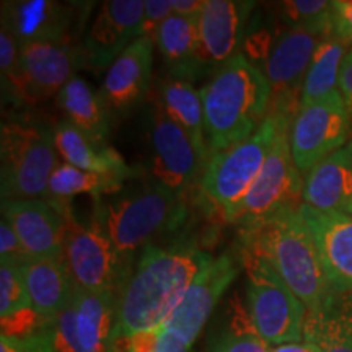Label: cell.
Wrapping results in <instances>:
<instances>
[{
    "mask_svg": "<svg viewBox=\"0 0 352 352\" xmlns=\"http://www.w3.org/2000/svg\"><path fill=\"white\" fill-rule=\"evenodd\" d=\"M214 258L192 243L145 246L120 297L118 336L160 327Z\"/></svg>",
    "mask_w": 352,
    "mask_h": 352,
    "instance_id": "1",
    "label": "cell"
},
{
    "mask_svg": "<svg viewBox=\"0 0 352 352\" xmlns=\"http://www.w3.org/2000/svg\"><path fill=\"white\" fill-rule=\"evenodd\" d=\"M209 157L254 134L270 114L272 87L259 65L239 52L201 88Z\"/></svg>",
    "mask_w": 352,
    "mask_h": 352,
    "instance_id": "2",
    "label": "cell"
},
{
    "mask_svg": "<svg viewBox=\"0 0 352 352\" xmlns=\"http://www.w3.org/2000/svg\"><path fill=\"white\" fill-rule=\"evenodd\" d=\"M241 252L270 264L307 311L320 310L331 294L318 248L298 209L241 227Z\"/></svg>",
    "mask_w": 352,
    "mask_h": 352,
    "instance_id": "3",
    "label": "cell"
},
{
    "mask_svg": "<svg viewBox=\"0 0 352 352\" xmlns=\"http://www.w3.org/2000/svg\"><path fill=\"white\" fill-rule=\"evenodd\" d=\"M184 195L171 191L155 179L113 197L101 210L100 222L116 246L120 256L131 266L140 248L166 232L176 230L186 219Z\"/></svg>",
    "mask_w": 352,
    "mask_h": 352,
    "instance_id": "4",
    "label": "cell"
},
{
    "mask_svg": "<svg viewBox=\"0 0 352 352\" xmlns=\"http://www.w3.org/2000/svg\"><path fill=\"white\" fill-rule=\"evenodd\" d=\"M2 201L47 196L59 165L52 131L25 122H6L0 132Z\"/></svg>",
    "mask_w": 352,
    "mask_h": 352,
    "instance_id": "5",
    "label": "cell"
},
{
    "mask_svg": "<svg viewBox=\"0 0 352 352\" xmlns=\"http://www.w3.org/2000/svg\"><path fill=\"white\" fill-rule=\"evenodd\" d=\"M279 124L277 118L267 114L263 124L248 139L209 157L201 176V189L222 210L226 219L239 208L261 173L274 145Z\"/></svg>",
    "mask_w": 352,
    "mask_h": 352,
    "instance_id": "6",
    "label": "cell"
},
{
    "mask_svg": "<svg viewBox=\"0 0 352 352\" xmlns=\"http://www.w3.org/2000/svg\"><path fill=\"white\" fill-rule=\"evenodd\" d=\"M246 277L248 311L259 336L267 344H289L303 341L307 308L277 272L261 258L240 252Z\"/></svg>",
    "mask_w": 352,
    "mask_h": 352,
    "instance_id": "7",
    "label": "cell"
},
{
    "mask_svg": "<svg viewBox=\"0 0 352 352\" xmlns=\"http://www.w3.org/2000/svg\"><path fill=\"white\" fill-rule=\"evenodd\" d=\"M274 145L264 164L261 173L246 192L239 208L233 210L228 222L245 227L261 222L289 209H298L303 204V183L300 170L294 162L290 151L289 131L292 122L279 120Z\"/></svg>",
    "mask_w": 352,
    "mask_h": 352,
    "instance_id": "8",
    "label": "cell"
},
{
    "mask_svg": "<svg viewBox=\"0 0 352 352\" xmlns=\"http://www.w3.org/2000/svg\"><path fill=\"white\" fill-rule=\"evenodd\" d=\"M64 259L78 289L88 292H122L131 266L120 256L101 222L82 223L65 214Z\"/></svg>",
    "mask_w": 352,
    "mask_h": 352,
    "instance_id": "9",
    "label": "cell"
},
{
    "mask_svg": "<svg viewBox=\"0 0 352 352\" xmlns=\"http://www.w3.org/2000/svg\"><path fill=\"white\" fill-rule=\"evenodd\" d=\"M328 34L308 28L283 30L277 33L263 72L272 87L270 114L277 120L294 121L300 109V96L314 54Z\"/></svg>",
    "mask_w": 352,
    "mask_h": 352,
    "instance_id": "10",
    "label": "cell"
},
{
    "mask_svg": "<svg viewBox=\"0 0 352 352\" xmlns=\"http://www.w3.org/2000/svg\"><path fill=\"white\" fill-rule=\"evenodd\" d=\"M352 116L340 90L298 109L289 131L290 151L302 175L347 144Z\"/></svg>",
    "mask_w": 352,
    "mask_h": 352,
    "instance_id": "11",
    "label": "cell"
},
{
    "mask_svg": "<svg viewBox=\"0 0 352 352\" xmlns=\"http://www.w3.org/2000/svg\"><path fill=\"white\" fill-rule=\"evenodd\" d=\"M147 138L152 179L184 195L197 176H202L206 164L186 131L165 113L155 95L147 109Z\"/></svg>",
    "mask_w": 352,
    "mask_h": 352,
    "instance_id": "12",
    "label": "cell"
},
{
    "mask_svg": "<svg viewBox=\"0 0 352 352\" xmlns=\"http://www.w3.org/2000/svg\"><path fill=\"white\" fill-rule=\"evenodd\" d=\"M240 270V258H235L230 253H223L215 258L196 277L168 318L158 327L160 331L183 349H191L196 338L212 315L220 297L226 294L232 280L239 276Z\"/></svg>",
    "mask_w": 352,
    "mask_h": 352,
    "instance_id": "13",
    "label": "cell"
},
{
    "mask_svg": "<svg viewBox=\"0 0 352 352\" xmlns=\"http://www.w3.org/2000/svg\"><path fill=\"white\" fill-rule=\"evenodd\" d=\"M82 65V47L72 43L21 44L19 101L38 104L57 96Z\"/></svg>",
    "mask_w": 352,
    "mask_h": 352,
    "instance_id": "14",
    "label": "cell"
},
{
    "mask_svg": "<svg viewBox=\"0 0 352 352\" xmlns=\"http://www.w3.org/2000/svg\"><path fill=\"white\" fill-rule=\"evenodd\" d=\"M254 3L240 0H206L197 19V64L202 76L215 72L220 65L239 54L248 32Z\"/></svg>",
    "mask_w": 352,
    "mask_h": 352,
    "instance_id": "15",
    "label": "cell"
},
{
    "mask_svg": "<svg viewBox=\"0 0 352 352\" xmlns=\"http://www.w3.org/2000/svg\"><path fill=\"white\" fill-rule=\"evenodd\" d=\"M144 7L142 0H108L101 3L83 38L82 52L87 67L109 69L135 39L142 36Z\"/></svg>",
    "mask_w": 352,
    "mask_h": 352,
    "instance_id": "16",
    "label": "cell"
},
{
    "mask_svg": "<svg viewBox=\"0 0 352 352\" xmlns=\"http://www.w3.org/2000/svg\"><path fill=\"white\" fill-rule=\"evenodd\" d=\"M76 3L54 0L2 2V28L16 43H72L74 23L78 19Z\"/></svg>",
    "mask_w": 352,
    "mask_h": 352,
    "instance_id": "17",
    "label": "cell"
},
{
    "mask_svg": "<svg viewBox=\"0 0 352 352\" xmlns=\"http://www.w3.org/2000/svg\"><path fill=\"white\" fill-rule=\"evenodd\" d=\"M2 217L16 232L28 258H63L67 222L50 201H2Z\"/></svg>",
    "mask_w": 352,
    "mask_h": 352,
    "instance_id": "18",
    "label": "cell"
},
{
    "mask_svg": "<svg viewBox=\"0 0 352 352\" xmlns=\"http://www.w3.org/2000/svg\"><path fill=\"white\" fill-rule=\"evenodd\" d=\"M303 222L318 248L331 292L352 290V217L341 212H321L302 204Z\"/></svg>",
    "mask_w": 352,
    "mask_h": 352,
    "instance_id": "19",
    "label": "cell"
},
{
    "mask_svg": "<svg viewBox=\"0 0 352 352\" xmlns=\"http://www.w3.org/2000/svg\"><path fill=\"white\" fill-rule=\"evenodd\" d=\"M152 38L140 36L109 65L100 96L108 113H126L147 95L153 63Z\"/></svg>",
    "mask_w": 352,
    "mask_h": 352,
    "instance_id": "20",
    "label": "cell"
},
{
    "mask_svg": "<svg viewBox=\"0 0 352 352\" xmlns=\"http://www.w3.org/2000/svg\"><path fill=\"white\" fill-rule=\"evenodd\" d=\"M303 204L321 212L351 214L352 138L305 175Z\"/></svg>",
    "mask_w": 352,
    "mask_h": 352,
    "instance_id": "21",
    "label": "cell"
},
{
    "mask_svg": "<svg viewBox=\"0 0 352 352\" xmlns=\"http://www.w3.org/2000/svg\"><path fill=\"white\" fill-rule=\"evenodd\" d=\"M120 297L118 292H88L77 287L74 308L80 352H114Z\"/></svg>",
    "mask_w": 352,
    "mask_h": 352,
    "instance_id": "22",
    "label": "cell"
},
{
    "mask_svg": "<svg viewBox=\"0 0 352 352\" xmlns=\"http://www.w3.org/2000/svg\"><path fill=\"white\" fill-rule=\"evenodd\" d=\"M32 307L54 320L74 300L77 285L63 258H30L20 264Z\"/></svg>",
    "mask_w": 352,
    "mask_h": 352,
    "instance_id": "23",
    "label": "cell"
},
{
    "mask_svg": "<svg viewBox=\"0 0 352 352\" xmlns=\"http://www.w3.org/2000/svg\"><path fill=\"white\" fill-rule=\"evenodd\" d=\"M52 138L57 153L64 158L65 164L91 173L120 176L124 182L134 176V171L111 145L88 138L69 121H57L52 127Z\"/></svg>",
    "mask_w": 352,
    "mask_h": 352,
    "instance_id": "24",
    "label": "cell"
},
{
    "mask_svg": "<svg viewBox=\"0 0 352 352\" xmlns=\"http://www.w3.org/2000/svg\"><path fill=\"white\" fill-rule=\"evenodd\" d=\"M153 44L168 67V76L195 82L202 77L197 64V20L171 15L158 26Z\"/></svg>",
    "mask_w": 352,
    "mask_h": 352,
    "instance_id": "25",
    "label": "cell"
},
{
    "mask_svg": "<svg viewBox=\"0 0 352 352\" xmlns=\"http://www.w3.org/2000/svg\"><path fill=\"white\" fill-rule=\"evenodd\" d=\"M155 98L171 120L186 131L204 164H208L209 151L208 140H206L201 90H197L191 82L166 76L164 80L158 82Z\"/></svg>",
    "mask_w": 352,
    "mask_h": 352,
    "instance_id": "26",
    "label": "cell"
},
{
    "mask_svg": "<svg viewBox=\"0 0 352 352\" xmlns=\"http://www.w3.org/2000/svg\"><path fill=\"white\" fill-rule=\"evenodd\" d=\"M57 107L65 121L74 124L88 138L104 142L109 132V116L100 94L80 77H74L57 94Z\"/></svg>",
    "mask_w": 352,
    "mask_h": 352,
    "instance_id": "27",
    "label": "cell"
},
{
    "mask_svg": "<svg viewBox=\"0 0 352 352\" xmlns=\"http://www.w3.org/2000/svg\"><path fill=\"white\" fill-rule=\"evenodd\" d=\"M346 51L347 44L334 38L333 34L321 39L303 82L300 108L327 98L338 90L341 67L347 56Z\"/></svg>",
    "mask_w": 352,
    "mask_h": 352,
    "instance_id": "28",
    "label": "cell"
},
{
    "mask_svg": "<svg viewBox=\"0 0 352 352\" xmlns=\"http://www.w3.org/2000/svg\"><path fill=\"white\" fill-rule=\"evenodd\" d=\"M124 179L114 175H101L83 171L69 164H59L50 179L47 197L52 201H67L78 195H90L100 199L104 195L121 191Z\"/></svg>",
    "mask_w": 352,
    "mask_h": 352,
    "instance_id": "29",
    "label": "cell"
},
{
    "mask_svg": "<svg viewBox=\"0 0 352 352\" xmlns=\"http://www.w3.org/2000/svg\"><path fill=\"white\" fill-rule=\"evenodd\" d=\"M227 314L226 327L210 342L208 352H271L270 344L259 336L248 308L239 298L230 302Z\"/></svg>",
    "mask_w": 352,
    "mask_h": 352,
    "instance_id": "30",
    "label": "cell"
},
{
    "mask_svg": "<svg viewBox=\"0 0 352 352\" xmlns=\"http://www.w3.org/2000/svg\"><path fill=\"white\" fill-rule=\"evenodd\" d=\"M305 324L352 346V290L329 294L320 310L307 311Z\"/></svg>",
    "mask_w": 352,
    "mask_h": 352,
    "instance_id": "31",
    "label": "cell"
},
{
    "mask_svg": "<svg viewBox=\"0 0 352 352\" xmlns=\"http://www.w3.org/2000/svg\"><path fill=\"white\" fill-rule=\"evenodd\" d=\"M285 30L308 28L331 34V2L327 0H285L277 6Z\"/></svg>",
    "mask_w": 352,
    "mask_h": 352,
    "instance_id": "32",
    "label": "cell"
},
{
    "mask_svg": "<svg viewBox=\"0 0 352 352\" xmlns=\"http://www.w3.org/2000/svg\"><path fill=\"white\" fill-rule=\"evenodd\" d=\"M32 307L20 264H0V316Z\"/></svg>",
    "mask_w": 352,
    "mask_h": 352,
    "instance_id": "33",
    "label": "cell"
},
{
    "mask_svg": "<svg viewBox=\"0 0 352 352\" xmlns=\"http://www.w3.org/2000/svg\"><path fill=\"white\" fill-rule=\"evenodd\" d=\"M52 321L44 318L33 307L21 308L6 316H0V329L3 338H28L52 327Z\"/></svg>",
    "mask_w": 352,
    "mask_h": 352,
    "instance_id": "34",
    "label": "cell"
},
{
    "mask_svg": "<svg viewBox=\"0 0 352 352\" xmlns=\"http://www.w3.org/2000/svg\"><path fill=\"white\" fill-rule=\"evenodd\" d=\"M0 70H2L3 88L8 95L19 100L20 87V44L7 30L0 32Z\"/></svg>",
    "mask_w": 352,
    "mask_h": 352,
    "instance_id": "35",
    "label": "cell"
},
{
    "mask_svg": "<svg viewBox=\"0 0 352 352\" xmlns=\"http://www.w3.org/2000/svg\"><path fill=\"white\" fill-rule=\"evenodd\" d=\"M52 342L54 352H80L76 329V308L74 300L52 321Z\"/></svg>",
    "mask_w": 352,
    "mask_h": 352,
    "instance_id": "36",
    "label": "cell"
},
{
    "mask_svg": "<svg viewBox=\"0 0 352 352\" xmlns=\"http://www.w3.org/2000/svg\"><path fill=\"white\" fill-rule=\"evenodd\" d=\"M51 328L28 338L0 336V352H54Z\"/></svg>",
    "mask_w": 352,
    "mask_h": 352,
    "instance_id": "37",
    "label": "cell"
},
{
    "mask_svg": "<svg viewBox=\"0 0 352 352\" xmlns=\"http://www.w3.org/2000/svg\"><path fill=\"white\" fill-rule=\"evenodd\" d=\"M272 44H274V41H272L270 30L258 28L256 26V30H254V32H250V28H248V32H246V36H245V41H243V46H241L243 47L241 54H243L246 59L250 60V63H253V64L261 63L264 65V63L267 60V57H270Z\"/></svg>",
    "mask_w": 352,
    "mask_h": 352,
    "instance_id": "38",
    "label": "cell"
},
{
    "mask_svg": "<svg viewBox=\"0 0 352 352\" xmlns=\"http://www.w3.org/2000/svg\"><path fill=\"white\" fill-rule=\"evenodd\" d=\"M28 258L23 245L13 230V227L2 217L0 222V261L2 263H15L23 264Z\"/></svg>",
    "mask_w": 352,
    "mask_h": 352,
    "instance_id": "39",
    "label": "cell"
},
{
    "mask_svg": "<svg viewBox=\"0 0 352 352\" xmlns=\"http://www.w3.org/2000/svg\"><path fill=\"white\" fill-rule=\"evenodd\" d=\"M331 34L344 44H352V0L331 2Z\"/></svg>",
    "mask_w": 352,
    "mask_h": 352,
    "instance_id": "40",
    "label": "cell"
},
{
    "mask_svg": "<svg viewBox=\"0 0 352 352\" xmlns=\"http://www.w3.org/2000/svg\"><path fill=\"white\" fill-rule=\"evenodd\" d=\"M171 15H173L171 0H147L144 7L142 36L153 38L158 26Z\"/></svg>",
    "mask_w": 352,
    "mask_h": 352,
    "instance_id": "41",
    "label": "cell"
},
{
    "mask_svg": "<svg viewBox=\"0 0 352 352\" xmlns=\"http://www.w3.org/2000/svg\"><path fill=\"white\" fill-rule=\"evenodd\" d=\"M338 90H340L342 100H344L347 111H349L352 116V47L351 51L347 52L344 63H342Z\"/></svg>",
    "mask_w": 352,
    "mask_h": 352,
    "instance_id": "42",
    "label": "cell"
},
{
    "mask_svg": "<svg viewBox=\"0 0 352 352\" xmlns=\"http://www.w3.org/2000/svg\"><path fill=\"white\" fill-rule=\"evenodd\" d=\"M171 7L175 15L197 20L204 10L206 0H171Z\"/></svg>",
    "mask_w": 352,
    "mask_h": 352,
    "instance_id": "43",
    "label": "cell"
},
{
    "mask_svg": "<svg viewBox=\"0 0 352 352\" xmlns=\"http://www.w3.org/2000/svg\"><path fill=\"white\" fill-rule=\"evenodd\" d=\"M271 352H316L314 347L305 344V342H289V344L276 346Z\"/></svg>",
    "mask_w": 352,
    "mask_h": 352,
    "instance_id": "44",
    "label": "cell"
},
{
    "mask_svg": "<svg viewBox=\"0 0 352 352\" xmlns=\"http://www.w3.org/2000/svg\"><path fill=\"white\" fill-rule=\"evenodd\" d=\"M349 215H351V217H352V209H351V214H349Z\"/></svg>",
    "mask_w": 352,
    "mask_h": 352,
    "instance_id": "45",
    "label": "cell"
}]
</instances>
